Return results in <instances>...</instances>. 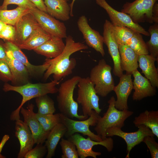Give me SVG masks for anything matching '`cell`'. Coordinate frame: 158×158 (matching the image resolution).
I'll use <instances>...</instances> for the list:
<instances>
[{
  "mask_svg": "<svg viewBox=\"0 0 158 158\" xmlns=\"http://www.w3.org/2000/svg\"><path fill=\"white\" fill-rule=\"evenodd\" d=\"M35 102L38 108L37 113L46 115L53 114L55 112L54 102L47 94L36 98Z\"/></svg>",
  "mask_w": 158,
  "mask_h": 158,
  "instance_id": "cell-30",
  "label": "cell"
},
{
  "mask_svg": "<svg viewBox=\"0 0 158 158\" xmlns=\"http://www.w3.org/2000/svg\"><path fill=\"white\" fill-rule=\"evenodd\" d=\"M135 127L143 125L150 129L158 138V111L146 110L135 117L133 121Z\"/></svg>",
  "mask_w": 158,
  "mask_h": 158,
  "instance_id": "cell-28",
  "label": "cell"
},
{
  "mask_svg": "<svg viewBox=\"0 0 158 158\" xmlns=\"http://www.w3.org/2000/svg\"><path fill=\"white\" fill-rule=\"evenodd\" d=\"M16 30L14 26L6 24L0 33V38L4 41H8L14 43Z\"/></svg>",
  "mask_w": 158,
  "mask_h": 158,
  "instance_id": "cell-39",
  "label": "cell"
},
{
  "mask_svg": "<svg viewBox=\"0 0 158 158\" xmlns=\"http://www.w3.org/2000/svg\"><path fill=\"white\" fill-rule=\"evenodd\" d=\"M104 43L107 46L109 54L113 60L114 74L120 78L123 74L121 66V59L118 44L114 36L113 25L109 20H106L103 25Z\"/></svg>",
  "mask_w": 158,
  "mask_h": 158,
  "instance_id": "cell-13",
  "label": "cell"
},
{
  "mask_svg": "<svg viewBox=\"0 0 158 158\" xmlns=\"http://www.w3.org/2000/svg\"><path fill=\"white\" fill-rule=\"evenodd\" d=\"M118 48L122 69L125 71L126 74H132L133 71L137 70L138 55L127 45L119 44Z\"/></svg>",
  "mask_w": 158,
  "mask_h": 158,
  "instance_id": "cell-24",
  "label": "cell"
},
{
  "mask_svg": "<svg viewBox=\"0 0 158 158\" xmlns=\"http://www.w3.org/2000/svg\"><path fill=\"white\" fill-rule=\"evenodd\" d=\"M10 138L9 135H5L3 137L0 142V153L1 152L3 147L5 144Z\"/></svg>",
  "mask_w": 158,
  "mask_h": 158,
  "instance_id": "cell-44",
  "label": "cell"
},
{
  "mask_svg": "<svg viewBox=\"0 0 158 158\" xmlns=\"http://www.w3.org/2000/svg\"><path fill=\"white\" fill-rule=\"evenodd\" d=\"M60 144L62 153V158L79 157L76 146L71 141L62 138Z\"/></svg>",
  "mask_w": 158,
  "mask_h": 158,
  "instance_id": "cell-35",
  "label": "cell"
},
{
  "mask_svg": "<svg viewBox=\"0 0 158 158\" xmlns=\"http://www.w3.org/2000/svg\"><path fill=\"white\" fill-rule=\"evenodd\" d=\"M77 24L87 45L99 52L104 56L105 53L103 47V36L99 32L91 28L88 23L87 18L84 15L79 17Z\"/></svg>",
  "mask_w": 158,
  "mask_h": 158,
  "instance_id": "cell-14",
  "label": "cell"
},
{
  "mask_svg": "<svg viewBox=\"0 0 158 158\" xmlns=\"http://www.w3.org/2000/svg\"><path fill=\"white\" fill-rule=\"evenodd\" d=\"M116 100L114 96L111 97L108 101V108L102 117L99 116L94 130L97 134L102 140L107 137L106 131L109 128L117 127L121 128L124 125L125 121L133 113L128 110H119L115 107Z\"/></svg>",
  "mask_w": 158,
  "mask_h": 158,
  "instance_id": "cell-4",
  "label": "cell"
},
{
  "mask_svg": "<svg viewBox=\"0 0 158 158\" xmlns=\"http://www.w3.org/2000/svg\"><path fill=\"white\" fill-rule=\"evenodd\" d=\"M63 39L52 36L51 37L33 51L48 59H53L60 55L64 50L65 44Z\"/></svg>",
  "mask_w": 158,
  "mask_h": 158,
  "instance_id": "cell-23",
  "label": "cell"
},
{
  "mask_svg": "<svg viewBox=\"0 0 158 158\" xmlns=\"http://www.w3.org/2000/svg\"><path fill=\"white\" fill-rule=\"evenodd\" d=\"M149 149L152 158H158V144L154 136H147L144 137L143 141Z\"/></svg>",
  "mask_w": 158,
  "mask_h": 158,
  "instance_id": "cell-40",
  "label": "cell"
},
{
  "mask_svg": "<svg viewBox=\"0 0 158 158\" xmlns=\"http://www.w3.org/2000/svg\"><path fill=\"white\" fill-rule=\"evenodd\" d=\"M138 128V129L136 131L127 133L123 131L120 128L113 127L107 130L106 135L107 137L117 136L123 139L127 145V153L126 158H129L132 149L142 142L145 137L155 136L151 130L144 125H140Z\"/></svg>",
  "mask_w": 158,
  "mask_h": 158,
  "instance_id": "cell-10",
  "label": "cell"
},
{
  "mask_svg": "<svg viewBox=\"0 0 158 158\" xmlns=\"http://www.w3.org/2000/svg\"><path fill=\"white\" fill-rule=\"evenodd\" d=\"M28 0L33 4L39 10L47 13V8L43 0Z\"/></svg>",
  "mask_w": 158,
  "mask_h": 158,
  "instance_id": "cell-41",
  "label": "cell"
},
{
  "mask_svg": "<svg viewBox=\"0 0 158 158\" xmlns=\"http://www.w3.org/2000/svg\"><path fill=\"white\" fill-rule=\"evenodd\" d=\"M6 157L2 155L1 153H0V158H5Z\"/></svg>",
  "mask_w": 158,
  "mask_h": 158,
  "instance_id": "cell-47",
  "label": "cell"
},
{
  "mask_svg": "<svg viewBox=\"0 0 158 158\" xmlns=\"http://www.w3.org/2000/svg\"><path fill=\"white\" fill-rule=\"evenodd\" d=\"M113 30L114 36L118 45H126L135 32L127 27L113 25Z\"/></svg>",
  "mask_w": 158,
  "mask_h": 158,
  "instance_id": "cell-32",
  "label": "cell"
},
{
  "mask_svg": "<svg viewBox=\"0 0 158 158\" xmlns=\"http://www.w3.org/2000/svg\"><path fill=\"white\" fill-rule=\"evenodd\" d=\"M4 45L6 50L9 51L15 58L25 66L30 77L38 78L43 76L49 66V59L47 58L42 65H34L29 61L26 56L18 46L8 41H5Z\"/></svg>",
  "mask_w": 158,
  "mask_h": 158,
  "instance_id": "cell-15",
  "label": "cell"
},
{
  "mask_svg": "<svg viewBox=\"0 0 158 158\" xmlns=\"http://www.w3.org/2000/svg\"><path fill=\"white\" fill-rule=\"evenodd\" d=\"M132 74L134 78L133 81L135 91L132 96L133 100L139 101L144 98L155 95L156 90L149 80L143 76L138 70L133 71Z\"/></svg>",
  "mask_w": 158,
  "mask_h": 158,
  "instance_id": "cell-21",
  "label": "cell"
},
{
  "mask_svg": "<svg viewBox=\"0 0 158 158\" xmlns=\"http://www.w3.org/2000/svg\"><path fill=\"white\" fill-rule=\"evenodd\" d=\"M148 32L150 36V40L146 42V44L150 55L158 59V23L150 26Z\"/></svg>",
  "mask_w": 158,
  "mask_h": 158,
  "instance_id": "cell-33",
  "label": "cell"
},
{
  "mask_svg": "<svg viewBox=\"0 0 158 158\" xmlns=\"http://www.w3.org/2000/svg\"><path fill=\"white\" fill-rule=\"evenodd\" d=\"M157 1L135 0L131 2H127L123 5L121 11L129 15L135 23L146 22L153 23L152 8Z\"/></svg>",
  "mask_w": 158,
  "mask_h": 158,
  "instance_id": "cell-8",
  "label": "cell"
},
{
  "mask_svg": "<svg viewBox=\"0 0 158 158\" xmlns=\"http://www.w3.org/2000/svg\"><path fill=\"white\" fill-rule=\"evenodd\" d=\"M95 1L97 5L106 11L113 25L127 27L146 36H150L148 31L138 24L133 22L129 15L116 10L106 0Z\"/></svg>",
  "mask_w": 158,
  "mask_h": 158,
  "instance_id": "cell-12",
  "label": "cell"
},
{
  "mask_svg": "<svg viewBox=\"0 0 158 158\" xmlns=\"http://www.w3.org/2000/svg\"><path fill=\"white\" fill-rule=\"evenodd\" d=\"M30 13L40 25L50 35L62 39L66 37V28L63 23L37 8L31 9Z\"/></svg>",
  "mask_w": 158,
  "mask_h": 158,
  "instance_id": "cell-11",
  "label": "cell"
},
{
  "mask_svg": "<svg viewBox=\"0 0 158 158\" xmlns=\"http://www.w3.org/2000/svg\"><path fill=\"white\" fill-rule=\"evenodd\" d=\"M52 36L39 25L25 41L18 47L21 49L33 50L50 39Z\"/></svg>",
  "mask_w": 158,
  "mask_h": 158,
  "instance_id": "cell-27",
  "label": "cell"
},
{
  "mask_svg": "<svg viewBox=\"0 0 158 158\" xmlns=\"http://www.w3.org/2000/svg\"><path fill=\"white\" fill-rule=\"evenodd\" d=\"M111 69V66L102 59L90 71L89 78L94 85L97 94L102 97H106L113 91L115 86Z\"/></svg>",
  "mask_w": 158,
  "mask_h": 158,
  "instance_id": "cell-5",
  "label": "cell"
},
{
  "mask_svg": "<svg viewBox=\"0 0 158 158\" xmlns=\"http://www.w3.org/2000/svg\"><path fill=\"white\" fill-rule=\"evenodd\" d=\"M34 106L33 104L29 103L26 109L23 107L21 108L20 112L23 116L24 121L31 130L35 144H43L50 131L46 132L43 129L34 112Z\"/></svg>",
  "mask_w": 158,
  "mask_h": 158,
  "instance_id": "cell-16",
  "label": "cell"
},
{
  "mask_svg": "<svg viewBox=\"0 0 158 158\" xmlns=\"http://www.w3.org/2000/svg\"><path fill=\"white\" fill-rule=\"evenodd\" d=\"M156 61H158V60L150 54L138 55V66L142 71V73L155 88L158 87V70L155 65Z\"/></svg>",
  "mask_w": 158,
  "mask_h": 158,
  "instance_id": "cell-22",
  "label": "cell"
},
{
  "mask_svg": "<svg viewBox=\"0 0 158 158\" xmlns=\"http://www.w3.org/2000/svg\"><path fill=\"white\" fill-rule=\"evenodd\" d=\"M68 140L75 145L79 157L80 158L89 157L96 158L97 156L100 155V152L92 150V147L95 145H99L103 146L109 152L112 151L114 147V141L111 137H107L102 141H97L92 140L89 137L86 138L78 133H76L68 138Z\"/></svg>",
  "mask_w": 158,
  "mask_h": 158,
  "instance_id": "cell-9",
  "label": "cell"
},
{
  "mask_svg": "<svg viewBox=\"0 0 158 158\" xmlns=\"http://www.w3.org/2000/svg\"><path fill=\"white\" fill-rule=\"evenodd\" d=\"M99 114L92 110L89 118L81 121H76L67 117L60 113L61 123L66 127L67 130L64 136L68 138L76 133L86 135L92 140L101 141L102 138L95 134L90 129V126H95L97 123Z\"/></svg>",
  "mask_w": 158,
  "mask_h": 158,
  "instance_id": "cell-7",
  "label": "cell"
},
{
  "mask_svg": "<svg viewBox=\"0 0 158 158\" xmlns=\"http://www.w3.org/2000/svg\"><path fill=\"white\" fill-rule=\"evenodd\" d=\"M1 6H0V8Z\"/></svg>",
  "mask_w": 158,
  "mask_h": 158,
  "instance_id": "cell-49",
  "label": "cell"
},
{
  "mask_svg": "<svg viewBox=\"0 0 158 158\" xmlns=\"http://www.w3.org/2000/svg\"><path fill=\"white\" fill-rule=\"evenodd\" d=\"M11 4H16L18 6L30 9L36 8L33 4L28 0H4L2 5L1 6L0 9L6 10L8 6Z\"/></svg>",
  "mask_w": 158,
  "mask_h": 158,
  "instance_id": "cell-38",
  "label": "cell"
},
{
  "mask_svg": "<svg viewBox=\"0 0 158 158\" xmlns=\"http://www.w3.org/2000/svg\"><path fill=\"white\" fill-rule=\"evenodd\" d=\"M44 2L49 14L62 21L69 20L71 8L66 0H44Z\"/></svg>",
  "mask_w": 158,
  "mask_h": 158,
  "instance_id": "cell-25",
  "label": "cell"
},
{
  "mask_svg": "<svg viewBox=\"0 0 158 158\" xmlns=\"http://www.w3.org/2000/svg\"><path fill=\"white\" fill-rule=\"evenodd\" d=\"M66 130L65 126L60 123L50 131L44 142L47 149L46 158H51L54 156L57 146L60 139L64 136Z\"/></svg>",
  "mask_w": 158,
  "mask_h": 158,
  "instance_id": "cell-26",
  "label": "cell"
},
{
  "mask_svg": "<svg viewBox=\"0 0 158 158\" xmlns=\"http://www.w3.org/2000/svg\"><path fill=\"white\" fill-rule=\"evenodd\" d=\"M43 144H37V145L32 148L25 154L24 158H42L47 152V149Z\"/></svg>",
  "mask_w": 158,
  "mask_h": 158,
  "instance_id": "cell-36",
  "label": "cell"
},
{
  "mask_svg": "<svg viewBox=\"0 0 158 158\" xmlns=\"http://www.w3.org/2000/svg\"><path fill=\"white\" fill-rule=\"evenodd\" d=\"M43 0V1L44 0H44ZM66 0L67 1H69V0Z\"/></svg>",
  "mask_w": 158,
  "mask_h": 158,
  "instance_id": "cell-48",
  "label": "cell"
},
{
  "mask_svg": "<svg viewBox=\"0 0 158 158\" xmlns=\"http://www.w3.org/2000/svg\"><path fill=\"white\" fill-rule=\"evenodd\" d=\"M77 85V101L82 106L83 115L89 116L92 110L99 114L102 110L99 107V97L89 77H81Z\"/></svg>",
  "mask_w": 158,
  "mask_h": 158,
  "instance_id": "cell-6",
  "label": "cell"
},
{
  "mask_svg": "<svg viewBox=\"0 0 158 158\" xmlns=\"http://www.w3.org/2000/svg\"><path fill=\"white\" fill-rule=\"evenodd\" d=\"M15 135L20 144L18 158H23L25 154L33 148L35 144L32 133L29 127L20 119L16 121Z\"/></svg>",
  "mask_w": 158,
  "mask_h": 158,
  "instance_id": "cell-19",
  "label": "cell"
},
{
  "mask_svg": "<svg viewBox=\"0 0 158 158\" xmlns=\"http://www.w3.org/2000/svg\"><path fill=\"white\" fill-rule=\"evenodd\" d=\"M59 83V81L53 80L47 83H32L29 82L21 86H15L5 82L3 88L4 92L14 91L19 93L22 97L20 104L11 113L10 120L16 121L20 119V109L27 102L45 95L57 93L58 88L56 86Z\"/></svg>",
  "mask_w": 158,
  "mask_h": 158,
  "instance_id": "cell-2",
  "label": "cell"
},
{
  "mask_svg": "<svg viewBox=\"0 0 158 158\" xmlns=\"http://www.w3.org/2000/svg\"><path fill=\"white\" fill-rule=\"evenodd\" d=\"M142 34L135 32L133 36L128 42L127 45L138 55L149 54V52Z\"/></svg>",
  "mask_w": 158,
  "mask_h": 158,
  "instance_id": "cell-31",
  "label": "cell"
},
{
  "mask_svg": "<svg viewBox=\"0 0 158 158\" xmlns=\"http://www.w3.org/2000/svg\"><path fill=\"white\" fill-rule=\"evenodd\" d=\"M65 48L62 53L57 57L49 59L50 65L43 75L46 80L51 75L54 80L59 81L71 74L75 68L77 61L74 58H70L75 52L87 49V45L80 42H75L71 35L66 38Z\"/></svg>",
  "mask_w": 158,
  "mask_h": 158,
  "instance_id": "cell-1",
  "label": "cell"
},
{
  "mask_svg": "<svg viewBox=\"0 0 158 158\" xmlns=\"http://www.w3.org/2000/svg\"><path fill=\"white\" fill-rule=\"evenodd\" d=\"M6 24L0 20V33Z\"/></svg>",
  "mask_w": 158,
  "mask_h": 158,
  "instance_id": "cell-46",
  "label": "cell"
},
{
  "mask_svg": "<svg viewBox=\"0 0 158 158\" xmlns=\"http://www.w3.org/2000/svg\"><path fill=\"white\" fill-rule=\"evenodd\" d=\"M6 51V61L9 65L12 74V85L20 86L30 82V75L25 66L20 61L15 58L11 52Z\"/></svg>",
  "mask_w": 158,
  "mask_h": 158,
  "instance_id": "cell-20",
  "label": "cell"
},
{
  "mask_svg": "<svg viewBox=\"0 0 158 158\" xmlns=\"http://www.w3.org/2000/svg\"><path fill=\"white\" fill-rule=\"evenodd\" d=\"M36 116L44 130L50 131L55 126L61 123L60 113L41 115L37 113Z\"/></svg>",
  "mask_w": 158,
  "mask_h": 158,
  "instance_id": "cell-34",
  "label": "cell"
},
{
  "mask_svg": "<svg viewBox=\"0 0 158 158\" xmlns=\"http://www.w3.org/2000/svg\"><path fill=\"white\" fill-rule=\"evenodd\" d=\"M39 25L30 12L23 16L14 25L16 34L13 43L18 46L23 44Z\"/></svg>",
  "mask_w": 158,
  "mask_h": 158,
  "instance_id": "cell-17",
  "label": "cell"
},
{
  "mask_svg": "<svg viewBox=\"0 0 158 158\" xmlns=\"http://www.w3.org/2000/svg\"><path fill=\"white\" fill-rule=\"evenodd\" d=\"M133 89L131 74H123L120 77L118 84L113 90L117 97L115 102L116 108L119 110L128 109V99Z\"/></svg>",
  "mask_w": 158,
  "mask_h": 158,
  "instance_id": "cell-18",
  "label": "cell"
},
{
  "mask_svg": "<svg viewBox=\"0 0 158 158\" xmlns=\"http://www.w3.org/2000/svg\"><path fill=\"white\" fill-rule=\"evenodd\" d=\"M154 23H158V4L156 2L154 5L152 10Z\"/></svg>",
  "mask_w": 158,
  "mask_h": 158,
  "instance_id": "cell-43",
  "label": "cell"
},
{
  "mask_svg": "<svg viewBox=\"0 0 158 158\" xmlns=\"http://www.w3.org/2000/svg\"><path fill=\"white\" fill-rule=\"evenodd\" d=\"M76 0H72L71 2L69 5L71 8L70 16L73 17V7L75 2Z\"/></svg>",
  "mask_w": 158,
  "mask_h": 158,
  "instance_id": "cell-45",
  "label": "cell"
},
{
  "mask_svg": "<svg viewBox=\"0 0 158 158\" xmlns=\"http://www.w3.org/2000/svg\"><path fill=\"white\" fill-rule=\"evenodd\" d=\"M80 78L79 76H74L62 83L58 88L56 100L60 113L71 118L83 120L88 116L78 114V103L73 98L74 90Z\"/></svg>",
  "mask_w": 158,
  "mask_h": 158,
  "instance_id": "cell-3",
  "label": "cell"
},
{
  "mask_svg": "<svg viewBox=\"0 0 158 158\" xmlns=\"http://www.w3.org/2000/svg\"><path fill=\"white\" fill-rule=\"evenodd\" d=\"M6 51L4 42L0 39V60L6 61Z\"/></svg>",
  "mask_w": 158,
  "mask_h": 158,
  "instance_id": "cell-42",
  "label": "cell"
},
{
  "mask_svg": "<svg viewBox=\"0 0 158 158\" xmlns=\"http://www.w3.org/2000/svg\"><path fill=\"white\" fill-rule=\"evenodd\" d=\"M12 74L8 63L6 60H0V80L7 82L12 80Z\"/></svg>",
  "mask_w": 158,
  "mask_h": 158,
  "instance_id": "cell-37",
  "label": "cell"
},
{
  "mask_svg": "<svg viewBox=\"0 0 158 158\" xmlns=\"http://www.w3.org/2000/svg\"><path fill=\"white\" fill-rule=\"evenodd\" d=\"M30 11L20 6L12 10L0 9V20L6 24L14 26L22 16L30 12Z\"/></svg>",
  "mask_w": 158,
  "mask_h": 158,
  "instance_id": "cell-29",
  "label": "cell"
}]
</instances>
